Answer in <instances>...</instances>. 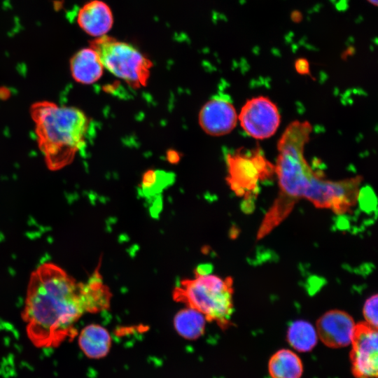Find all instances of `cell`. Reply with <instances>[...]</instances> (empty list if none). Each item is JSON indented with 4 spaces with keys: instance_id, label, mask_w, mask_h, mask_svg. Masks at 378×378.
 I'll return each instance as SVG.
<instances>
[{
    "instance_id": "cell-21",
    "label": "cell",
    "mask_w": 378,
    "mask_h": 378,
    "mask_svg": "<svg viewBox=\"0 0 378 378\" xmlns=\"http://www.w3.org/2000/svg\"><path fill=\"white\" fill-rule=\"evenodd\" d=\"M367 1L375 6H377V0H367Z\"/></svg>"
},
{
    "instance_id": "cell-11",
    "label": "cell",
    "mask_w": 378,
    "mask_h": 378,
    "mask_svg": "<svg viewBox=\"0 0 378 378\" xmlns=\"http://www.w3.org/2000/svg\"><path fill=\"white\" fill-rule=\"evenodd\" d=\"M77 22L85 33L97 38L109 31L113 24V17L110 7L106 3L100 0H92L79 10Z\"/></svg>"
},
{
    "instance_id": "cell-8",
    "label": "cell",
    "mask_w": 378,
    "mask_h": 378,
    "mask_svg": "<svg viewBox=\"0 0 378 378\" xmlns=\"http://www.w3.org/2000/svg\"><path fill=\"white\" fill-rule=\"evenodd\" d=\"M377 329L367 322L355 324L350 360L355 378H377Z\"/></svg>"
},
{
    "instance_id": "cell-5",
    "label": "cell",
    "mask_w": 378,
    "mask_h": 378,
    "mask_svg": "<svg viewBox=\"0 0 378 378\" xmlns=\"http://www.w3.org/2000/svg\"><path fill=\"white\" fill-rule=\"evenodd\" d=\"M104 66L134 88L147 84L152 62L133 46L104 35L90 42Z\"/></svg>"
},
{
    "instance_id": "cell-18",
    "label": "cell",
    "mask_w": 378,
    "mask_h": 378,
    "mask_svg": "<svg viewBox=\"0 0 378 378\" xmlns=\"http://www.w3.org/2000/svg\"><path fill=\"white\" fill-rule=\"evenodd\" d=\"M377 295L370 297L363 306V316L366 322L377 329Z\"/></svg>"
},
{
    "instance_id": "cell-20",
    "label": "cell",
    "mask_w": 378,
    "mask_h": 378,
    "mask_svg": "<svg viewBox=\"0 0 378 378\" xmlns=\"http://www.w3.org/2000/svg\"><path fill=\"white\" fill-rule=\"evenodd\" d=\"M290 18L294 22H299L302 20V15L300 11L293 10L290 15Z\"/></svg>"
},
{
    "instance_id": "cell-3",
    "label": "cell",
    "mask_w": 378,
    "mask_h": 378,
    "mask_svg": "<svg viewBox=\"0 0 378 378\" xmlns=\"http://www.w3.org/2000/svg\"><path fill=\"white\" fill-rule=\"evenodd\" d=\"M38 148L49 169L69 165L85 144L89 120L80 109L40 101L31 106Z\"/></svg>"
},
{
    "instance_id": "cell-4",
    "label": "cell",
    "mask_w": 378,
    "mask_h": 378,
    "mask_svg": "<svg viewBox=\"0 0 378 378\" xmlns=\"http://www.w3.org/2000/svg\"><path fill=\"white\" fill-rule=\"evenodd\" d=\"M192 278L180 281L172 292L173 299L215 321L223 329L228 328L233 312V280L211 274L210 265H202Z\"/></svg>"
},
{
    "instance_id": "cell-1",
    "label": "cell",
    "mask_w": 378,
    "mask_h": 378,
    "mask_svg": "<svg viewBox=\"0 0 378 378\" xmlns=\"http://www.w3.org/2000/svg\"><path fill=\"white\" fill-rule=\"evenodd\" d=\"M312 132L307 120H295L285 129L278 144L274 166L278 195L261 223L258 239L267 234L286 218L295 203L304 198L316 207L336 212L347 202L351 184L347 178L332 181L314 172L304 158V147Z\"/></svg>"
},
{
    "instance_id": "cell-19",
    "label": "cell",
    "mask_w": 378,
    "mask_h": 378,
    "mask_svg": "<svg viewBox=\"0 0 378 378\" xmlns=\"http://www.w3.org/2000/svg\"><path fill=\"white\" fill-rule=\"evenodd\" d=\"M295 66L297 71L301 74H305L309 71L308 61L304 58H300L295 61Z\"/></svg>"
},
{
    "instance_id": "cell-13",
    "label": "cell",
    "mask_w": 378,
    "mask_h": 378,
    "mask_svg": "<svg viewBox=\"0 0 378 378\" xmlns=\"http://www.w3.org/2000/svg\"><path fill=\"white\" fill-rule=\"evenodd\" d=\"M70 71L77 83L90 85L102 77L104 66L96 51L90 47L78 50L72 56Z\"/></svg>"
},
{
    "instance_id": "cell-7",
    "label": "cell",
    "mask_w": 378,
    "mask_h": 378,
    "mask_svg": "<svg viewBox=\"0 0 378 378\" xmlns=\"http://www.w3.org/2000/svg\"><path fill=\"white\" fill-rule=\"evenodd\" d=\"M238 118L244 132L259 140L273 136L281 121L276 105L264 96L248 100L242 106Z\"/></svg>"
},
{
    "instance_id": "cell-14",
    "label": "cell",
    "mask_w": 378,
    "mask_h": 378,
    "mask_svg": "<svg viewBox=\"0 0 378 378\" xmlns=\"http://www.w3.org/2000/svg\"><path fill=\"white\" fill-rule=\"evenodd\" d=\"M78 345L89 358L106 356L111 346V337L108 330L99 324H90L82 329L78 336Z\"/></svg>"
},
{
    "instance_id": "cell-2",
    "label": "cell",
    "mask_w": 378,
    "mask_h": 378,
    "mask_svg": "<svg viewBox=\"0 0 378 378\" xmlns=\"http://www.w3.org/2000/svg\"><path fill=\"white\" fill-rule=\"evenodd\" d=\"M84 313L78 283L62 268L47 262L32 272L22 318L34 346L57 347L73 340Z\"/></svg>"
},
{
    "instance_id": "cell-10",
    "label": "cell",
    "mask_w": 378,
    "mask_h": 378,
    "mask_svg": "<svg viewBox=\"0 0 378 378\" xmlns=\"http://www.w3.org/2000/svg\"><path fill=\"white\" fill-rule=\"evenodd\" d=\"M237 118L232 103L221 98H215L208 101L201 108L199 124L207 134L220 136L233 130Z\"/></svg>"
},
{
    "instance_id": "cell-9",
    "label": "cell",
    "mask_w": 378,
    "mask_h": 378,
    "mask_svg": "<svg viewBox=\"0 0 378 378\" xmlns=\"http://www.w3.org/2000/svg\"><path fill=\"white\" fill-rule=\"evenodd\" d=\"M355 323L346 312L330 310L316 321V332L322 342L330 348H340L351 342Z\"/></svg>"
},
{
    "instance_id": "cell-6",
    "label": "cell",
    "mask_w": 378,
    "mask_h": 378,
    "mask_svg": "<svg viewBox=\"0 0 378 378\" xmlns=\"http://www.w3.org/2000/svg\"><path fill=\"white\" fill-rule=\"evenodd\" d=\"M226 162L227 184L237 196L244 197V210L248 209L249 201L257 192L258 182L270 178L274 173V166L260 150L228 154Z\"/></svg>"
},
{
    "instance_id": "cell-15",
    "label": "cell",
    "mask_w": 378,
    "mask_h": 378,
    "mask_svg": "<svg viewBox=\"0 0 378 378\" xmlns=\"http://www.w3.org/2000/svg\"><path fill=\"white\" fill-rule=\"evenodd\" d=\"M268 369L272 378H300L303 372L300 358L289 349L276 351L270 359Z\"/></svg>"
},
{
    "instance_id": "cell-12",
    "label": "cell",
    "mask_w": 378,
    "mask_h": 378,
    "mask_svg": "<svg viewBox=\"0 0 378 378\" xmlns=\"http://www.w3.org/2000/svg\"><path fill=\"white\" fill-rule=\"evenodd\" d=\"M78 292L85 312L98 313L110 307L111 293L97 268L86 282L78 283Z\"/></svg>"
},
{
    "instance_id": "cell-17",
    "label": "cell",
    "mask_w": 378,
    "mask_h": 378,
    "mask_svg": "<svg viewBox=\"0 0 378 378\" xmlns=\"http://www.w3.org/2000/svg\"><path fill=\"white\" fill-rule=\"evenodd\" d=\"M287 339L289 344L298 351L309 352L317 344L318 335L310 323L297 320L289 326Z\"/></svg>"
},
{
    "instance_id": "cell-16",
    "label": "cell",
    "mask_w": 378,
    "mask_h": 378,
    "mask_svg": "<svg viewBox=\"0 0 378 378\" xmlns=\"http://www.w3.org/2000/svg\"><path fill=\"white\" fill-rule=\"evenodd\" d=\"M206 321L203 314L186 307L175 315L174 326L179 335L185 339L193 340L204 334Z\"/></svg>"
}]
</instances>
